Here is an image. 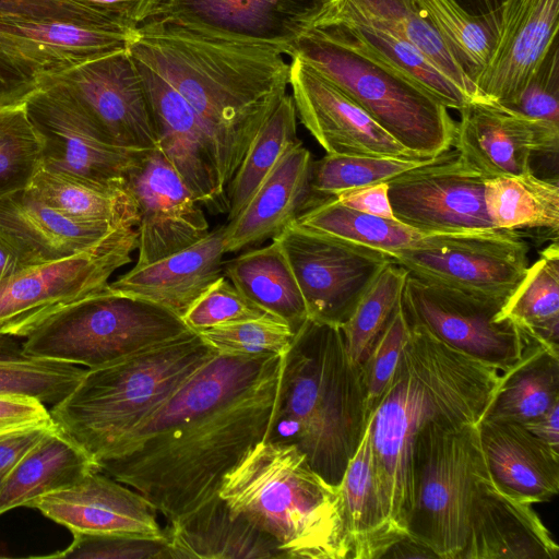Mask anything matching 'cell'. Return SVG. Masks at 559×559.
<instances>
[{"mask_svg":"<svg viewBox=\"0 0 559 559\" xmlns=\"http://www.w3.org/2000/svg\"><path fill=\"white\" fill-rule=\"evenodd\" d=\"M118 228L75 222L45 204L28 188L0 199V236L26 269L88 250Z\"/></svg>","mask_w":559,"mask_h":559,"instance_id":"27","label":"cell"},{"mask_svg":"<svg viewBox=\"0 0 559 559\" xmlns=\"http://www.w3.org/2000/svg\"><path fill=\"white\" fill-rule=\"evenodd\" d=\"M93 471V459L57 425L17 462L0 490V515L68 488Z\"/></svg>","mask_w":559,"mask_h":559,"instance_id":"33","label":"cell"},{"mask_svg":"<svg viewBox=\"0 0 559 559\" xmlns=\"http://www.w3.org/2000/svg\"><path fill=\"white\" fill-rule=\"evenodd\" d=\"M216 355L198 332L189 330L86 369L75 388L52 406L51 418L98 464Z\"/></svg>","mask_w":559,"mask_h":559,"instance_id":"6","label":"cell"},{"mask_svg":"<svg viewBox=\"0 0 559 559\" xmlns=\"http://www.w3.org/2000/svg\"><path fill=\"white\" fill-rule=\"evenodd\" d=\"M509 318L533 341L559 348V247L548 246L530 265L520 285L506 300Z\"/></svg>","mask_w":559,"mask_h":559,"instance_id":"39","label":"cell"},{"mask_svg":"<svg viewBox=\"0 0 559 559\" xmlns=\"http://www.w3.org/2000/svg\"><path fill=\"white\" fill-rule=\"evenodd\" d=\"M332 198L353 210L395 219L389 200L388 182L348 189Z\"/></svg>","mask_w":559,"mask_h":559,"instance_id":"54","label":"cell"},{"mask_svg":"<svg viewBox=\"0 0 559 559\" xmlns=\"http://www.w3.org/2000/svg\"><path fill=\"white\" fill-rule=\"evenodd\" d=\"M267 314L222 275L198 298L182 320L191 330L199 332Z\"/></svg>","mask_w":559,"mask_h":559,"instance_id":"49","label":"cell"},{"mask_svg":"<svg viewBox=\"0 0 559 559\" xmlns=\"http://www.w3.org/2000/svg\"><path fill=\"white\" fill-rule=\"evenodd\" d=\"M417 2L452 58L475 85L493 51L500 10L487 15H473L454 0Z\"/></svg>","mask_w":559,"mask_h":559,"instance_id":"40","label":"cell"},{"mask_svg":"<svg viewBox=\"0 0 559 559\" xmlns=\"http://www.w3.org/2000/svg\"><path fill=\"white\" fill-rule=\"evenodd\" d=\"M295 222L304 227L370 247L390 255L417 245L428 236L397 219L347 207L332 197L304 211Z\"/></svg>","mask_w":559,"mask_h":559,"instance_id":"41","label":"cell"},{"mask_svg":"<svg viewBox=\"0 0 559 559\" xmlns=\"http://www.w3.org/2000/svg\"><path fill=\"white\" fill-rule=\"evenodd\" d=\"M283 355H216L153 412L100 472L144 496L168 524L219 497L264 440Z\"/></svg>","mask_w":559,"mask_h":559,"instance_id":"1","label":"cell"},{"mask_svg":"<svg viewBox=\"0 0 559 559\" xmlns=\"http://www.w3.org/2000/svg\"><path fill=\"white\" fill-rule=\"evenodd\" d=\"M473 15H487L500 10L504 0H454Z\"/></svg>","mask_w":559,"mask_h":559,"instance_id":"60","label":"cell"},{"mask_svg":"<svg viewBox=\"0 0 559 559\" xmlns=\"http://www.w3.org/2000/svg\"><path fill=\"white\" fill-rule=\"evenodd\" d=\"M221 355H284L295 333L283 320L262 318L216 325L198 332Z\"/></svg>","mask_w":559,"mask_h":559,"instance_id":"47","label":"cell"},{"mask_svg":"<svg viewBox=\"0 0 559 559\" xmlns=\"http://www.w3.org/2000/svg\"><path fill=\"white\" fill-rule=\"evenodd\" d=\"M459 112L453 146L486 179L534 173V156L558 155L559 126L483 102Z\"/></svg>","mask_w":559,"mask_h":559,"instance_id":"21","label":"cell"},{"mask_svg":"<svg viewBox=\"0 0 559 559\" xmlns=\"http://www.w3.org/2000/svg\"><path fill=\"white\" fill-rule=\"evenodd\" d=\"M485 205L496 229H559L557 180L535 173L507 175L485 180Z\"/></svg>","mask_w":559,"mask_h":559,"instance_id":"38","label":"cell"},{"mask_svg":"<svg viewBox=\"0 0 559 559\" xmlns=\"http://www.w3.org/2000/svg\"><path fill=\"white\" fill-rule=\"evenodd\" d=\"M367 420L361 368L349 359L341 328L308 319L283 355L264 440L296 447L338 486Z\"/></svg>","mask_w":559,"mask_h":559,"instance_id":"4","label":"cell"},{"mask_svg":"<svg viewBox=\"0 0 559 559\" xmlns=\"http://www.w3.org/2000/svg\"><path fill=\"white\" fill-rule=\"evenodd\" d=\"M24 104L41 142L43 169L103 183L126 182L151 152L108 143L52 83Z\"/></svg>","mask_w":559,"mask_h":559,"instance_id":"18","label":"cell"},{"mask_svg":"<svg viewBox=\"0 0 559 559\" xmlns=\"http://www.w3.org/2000/svg\"><path fill=\"white\" fill-rule=\"evenodd\" d=\"M559 405V348L532 342L502 372L481 419L527 424Z\"/></svg>","mask_w":559,"mask_h":559,"instance_id":"37","label":"cell"},{"mask_svg":"<svg viewBox=\"0 0 559 559\" xmlns=\"http://www.w3.org/2000/svg\"><path fill=\"white\" fill-rule=\"evenodd\" d=\"M348 559H381L404 536L393 528L380 493L368 423L338 485Z\"/></svg>","mask_w":559,"mask_h":559,"instance_id":"32","label":"cell"},{"mask_svg":"<svg viewBox=\"0 0 559 559\" xmlns=\"http://www.w3.org/2000/svg\"><path fill=\"white\" fill-rule=\"evenodd\" d=\"M55 426L35 427L0 436V490L22 456Z\"/></svg>","mask_w":559,"mask_h":559,"instance_id":"55","label":"cell"},{"mask_svg":"<svg viewBox=\"0 0 559 559\" xmlns=\"http://www.w3.org/2000/svg\"><path fill=\"white\" fill-rule=\"evenodd\" d=\"M47 83L68 94L108 143L157 148L146 93L128 48L82 63Z\"/></svg>","mask_w":559,"mask_h":559,"instance_id":"17","label":"cell"},{"mask_svg":"<svg viewBox=\"0 0 559 559\" xmlns=\"http://www.w3.org/2000/svg\"><path fill=\"white\" fill-rule=\"evenodd\" d=\"M504 302L409 273L402 294L409 325L421 326L448 346L502 372L512 368L534 342L514 321L501 317Z\"/></svg>","mask_w":559,"mask_h":559,"instance_id":"12","label":"cell"},{"mask_svg":"<svg viewBox=\"0 0 559 559\" xmlns=\"http://www.w3.org/2000/svg\"><path fill=\"white\" fill-rule=\"evenodd\" d=\"M224 225L198 242L109 283L115 292L159 305L182 318L222 275Z\"/></svg>","mask_w":559,"mask_h":559,"instance_id":"28","label":"cell"},{"mask_svg":"<svg viewBox=\"0 0 559 559\" xmlns=\"http://www.w3.org/2000/svg\"><path fill=\"white\" fill-rule=\"evenodd\" d=\"M310 320L341 326L393 258L383 251L290 223L274 237Z\"/></svg>","mask_w":559,"mask_h":559,"instance_id":"13","label":"cell"},{"mask_svg":"<svg viewBox=\"0 0 559 559\" xmlns=\"http://www.w3.org/2000/svg\"><path fill=\"white\" fill-rule=\"evenodd\" d=\"M71 533L165 537L156 508L139 491L93 471L74 485L27 504Z\"/></svg>","mask_w":559,"mask_h":559,"instance_id":"24","label":"cell"},{"mask_svg":"<svg viewBox=\"0 0 559 559\" xmlns=\"http://www.w3.org/2000/svg\"><path fill=\"white\" fill-rule=\"evenodd\" d=\"M72 544L47 557L82 559H173L167 536L72 533Z\"/></svg>","mask_w":559,"mask_h":559,"instance_id":"48","label":"cell"},{"mask_svg":"<svg viewBox=\"0 0 559 559\" xmlns=\"http://www.w3.org/2000/svg\"><path fill=\"white\" fill-rule=\"evenodd\" d=\"M111 22L135 31L139 15L147 0H70Z\"/></svg>","mask_w":559,"mask_h":559,"instance_id":"56","label":"cell"},{"mask_svg":"<svg viewBox=\"0 0 559 559\" xmlns=\"http://www.w3.org/2000/svg\"><path fill=\"white\" fill-rule=\"evenodd\" d=\"M173 559L282 558L275 542L217 497L165 527Z\"/></svg>","mask_w":559,"mask_h":559,"instance_id":"30","label":"cell"},{"mask_svg":"<svg viewBox=\"0 0 559 559\" xmlns=\"http://www.w3.org/2000/svg\"><path fill=\"white\" fill-rule=\"evenodd\" d=\"M131 56L158 72L189 104L226 190L254 136L289 86V63L271 46L181 27H139Z\"/></svg>","mask_w":559,"mask_h":559,"instance_id":"2","label":"cell"},{"mask_svg":"<svg viewBox=\"0 0 559 559\" xmlns=\"http://www.w3.org/2000/svg\"><path fill=\"white\" fill-rule=\"evenodd\" d=\"M480 448L492 481L509 496L531 504L559 491V451L518 423L480 419Z\"/></svg>","mask_w":559,"mask_h":559,"instance_id":"29","label":"cell"},{"mask_svg":"<svg viewBox=\"0 0 559 559\" xmlns=\"http://www.w3.org/2000/svg\"><path fill=\"white\" fill-rule=\"evenodd\" d=\"M408 272L400 264L386 265L341 325L346 353L361 368L372 346L402 301Z\"/></svg>","mask_w":559,"mask_h":559,"instance_id":"44","label":"cell"},{"mask_svg":"<svg viewBox=\"0 0 559 559\" xmlns=\"http://www.w3.org/2000/svg\"><path fill=\"white\" fill-rule=\"evenodd\" d=\"M430 159L326 154L312 163L309 207L348 189L389 182Z\"/></svg>","mask_w":559,"mask_h":559,"instance_id":"45","label":"cell"},{"mask_svg":"<svg viewBox=\"0 0 559 559\" xmlns=\"http://www.w3.org/2000/svg\"><path fill=\"white\" fill-rule=\"evenodd\" d=\"M312 163L300 140L285 151L239 214L224 225L225 253L273 239L309 207Z\"/></svg>","mask_w":559,"mask_h":559,"instance_id":"26","label":"cell"},{"mask_svg":"<svg viewBox=\"0 0 559 559\" xmlns=\"http://www.w3.org/2000/svg\"><path fill=\"white\" fill-rule=\"evenodd\" d=\"M289 86L297 118L326 154L423 159L383 130L335 84L297 57Z\"/></svg>","mask_w":559,"mask_h":559,"instance_id":"19","label":"cell"},{"mask_svg":"<svg viewBox=\"0 0 559 559\" xmlns=\"http://www.w3.org/2000/svg\"><path fill=\"white\" fill-rule=\"evenodd\" d=\"M485 180L449 150L388 182L393 216L426 235L496 230L486 211Z\"/></svg>","mask_w":559,"mask_h":559,"instance_id":"16","label":"cell"},{"mask_svg":"<svg viewBox=\"0 0 559 559\" xmlns=\"http://www.w3.org/2000/svg\"><path fill=\"white\" fill-rule=\"evenodd\" d=\"M289 57L335 84L417 157L433 158L453 146L456 121L449 108L372 58L313 28L298 39Z\"/></svg>","mask_w":559,"mask_h":559,"instance_id":"7","label":"cell"},{"mask_svg":"<svg viewBox=\"0 0 559 559\" xmlns=\"http://www.w3.org/2000/svg\"><path fill=\"white\" fill-rule=\"evenodd\" d=\"M189 330L173 311L108 284L53 314L22 346L33 356L95 369Z\"/></svg>","mask_w":559,"mask_h":559,"instance_id":"9","label":"cell"},{"mask_svg":"<svg viewBox=\"0 0 559 559\" xmlns=\"http://www.w3.org/2000/svg\"><path fill=\"white\" fill-rule=\"evenodd\" d=\"M0 19L56 20L93 27L126 28L70 0H0Z\"/></svg>","mask_w":559,"mask_h":559,"instance_id":"52","label":"cell"},{"mask_svg":"<svg viewBox=\"0 0 559 559\" xmlns=\"http://www.w3.org/2000/svg\"><path fill=\"white\" fill-rule=\"evenodd\" d=\"M218 496L266 533L284 558L349 557L338 486L294 445L260 441L225 477Z\"/></svg>","mask_w":559,"mask_h":559,"instance_id":"5","label":"cell"},{"mask_svg":"<svg viewBox=\"0 0 559 559\" xmlns=\"http://www.w3.org/2000/svg\"><path fill=\"white\" fill-rule=\"evenodd\" d=\"M223 272L247 298L286 322L295 334L309 319L296 277L275 239L224 262Z\"/></svg>","mask_w":559,"mask_h":559,"instance_id":"35","label":"cell"},{"mask_svg":"<svg viewBox=\"0 0 559 559\" xmlns=\"http://www.w3.org/2000/svg\"><path fill=\"white\" fill-rule=\"evenodd\" d=\"M138 230L121 227L75 255L0 280V335L27 337L53 314L109 284L131 262Z\"/></svg>","mask_w":559,"mask_h":559,"instance_id":"10","label":"cell"},{"mask_svg":"<svg viewBox=\"0 0 559 559\" xmlns=\"http://www.w3.org/2000/svg\"><path fill=\"white\" fill-rule=\"evenodd\" d=\"M297 140L296 108L292 95L286 93L254 136L226 187L229 204L227 223L239 214L281 156Z\"/></svg>","mask_w":559,"mask_h":559,"instance_id":"42","label":"cell"},{"mask_svg":"<svg viewBox=\"0 0 559 559\" xmlns=\"http://www.w3.org/2000/svg\"><path fill=\"white\" fill-rule=\"evenodd\" d=\"M84 372L76 365L29 355L11 336L0 335V394L25 395L55 405Z\"/></svg>","mask_w":559,"mask_h":559,"instance_id":"43","label":"cell"},{"mask_svg":"<svg viewBox=\"0 0 559 559\" xmlns=\"http://www.w3.org/2000/svg\"><path fill=\"white\" fill-rule=\"evenodd\" d=\"M514 115L559 126V45L554 41L540 66L512 99L497 106Z\"/></svg>","mask_w":559,"mask_h":559,"instance_id":"51","label":"cell"},{"mask_svg":"<svg viewBox=\"0 0 559 559\" xmlns=\"http://www.w3.org/2000/svg\"><path fill=\"white\" fill-rule=\"evenodd\" d=\"M53 425L50 412L40 401L25 395L0 394V436Z\"/></svg>","mask_w":559,"mask_h":559,"instance_id":"53","label":"cell"},{"mask_svg":"<svg viewBox=\"0 0 559 559\" xmlns=\"http://www.w3.org/2000/svg\"><path fill=\"white\" fill-rule=\"evenodd\" d=\"M559 0H504L493 51L475 82L480 97L501 106L532 79L558 36Z\"/></svg>","mask_w":559,"mask_h":559,"instance_id":"23","label":"cell"},{"mask_svg":"<svg viewBox=\"0 0 559 559\" xmlns=\"http://www.w3.org/2000/svg\"><path fill=\"white\" fill-rule=\"evenodd\" d=\"M311 28L388 67L430 93L449 109L459 111L474 102L419 50L381 28L328 16H321Z\"/></svg>","mask_w":559,"mask_h":559,"instance_id":"31","label":"cell"},{"mask_svg":"<svg viewBox=\"0 0 559 559\" xmlns=\"http://www.w3.org/2000/svg\"><path fill=\"white\" fill-rule=\"evenodd\" d=\"M41 165V142L25 104L0 106V199L25 189Z\"/></svg>","mask_w":559,"mask_h":559,"instance_id":"46","label":"cell"},{"mask_svg":"<svg viewBox=\"0 0 559 559\" xmlns=\"http://www.w3.org/2000/svg\"><path fill=\"white\" fill-rule=\"evenodd\" d=\"M25 269L14 249L0 236V280L13 276Z\"/></svg>","mask_w":559,"mask_h":559,"instance_id":"59","label":"cell"},{"mask_svg":"<svg viewBox=\"0 0 559 559\" xmlns=\"http://www.w3.org/2000/svg\"><path fill=\"white\" fill-rule=\"evenodd\" d=\"M477 424L435 420L413 449V506L406 533L440 559H461L472 496L487 472Z\"/></svg>","mask_w":559,"mask_h":559,"instance_id":"8","label":"cell"},{"mask_svg":"<svg viewBox=\"0 0 559 559\" xmlns=\"http://www.w3.org/2000/svg\"><path fill=\"white\" fill-rule=\"evenodd\" d=\"M39 200L80 223L135 228V199L127 182L103 183L43 168L27 187Z\"/></svg>","mask_w":559,"mask_h":559,"instance_id":"36","label":"cell"},{"mask_svg":"<svg viewBox=\"0 0 559 559\" xmlns=\"http://www.w3.org/2000/svg\"><path fill=\"white\" fill-rule=\"evenodd\" d=\"M133 37L126 28L0 19V106L24 103L48 80L127 49Z\"/></svg>","mask_w":559,"mask_h":559,"instance_id":"11","label":"cell"},{"mask_svg":"<svg viewBox=\"0 0 559 559\" xmlns=\"http://www.w3.org/2000/svg\"><path fill=\"white\" fill-rule=\"evenodd\" d=\"M524 426L539 440L559 451V405Z\"/></svg>","mask_w":559,"mask_h":559,"instance_id":"57","label":"cell"},{"mask_svg":"<svg viewBox=\"0 0 559 559\" xmlns=\"http://www.w3.org/2000/svg\"><path fill=\"white\" fill-rule=\"evenodd\" d=\"M126 182L140 214L135 266L180 251L210 233L201 204L159 150L151 151Z\"/></svg>","mask_w":559,"mask_h":559,"instance_id":"20","label":"cell"},{"mask_svg":"<svg viewBox=\"0 0 559 559\" xmlns=\"http://www.w3.org/2000/svg\"><path fill=\"white\" fill-rule=\"evenodd\" d=\"M148 100L157 150L211 213H227L207 136L186 99L153 68L131 56Z\"/></svg>","mask_w":559,"mask_h":559,"instance_id":"22","label":"cell"},{"mask_svg":"<svg viewBox=\"0 0 559 559\" xmlns=\"http://www.w3.org/2000/svg\"><path fill=\"white\" fill-rule=\"evenodd\" d=\"M409 274L468 294L507 300L530 266L518 230L428 235L391 254Z\"/></svg>","mask_w":559,"mask_h":559,"instance_id":"14","label":"cell"},{"mask_svg":"<svg viewBox=\"0 0 559 559\" xmlns=\"http://www.w3.org/2000/svg\"><path fill=\"white\" fill-rule=\"evenodd\" d=\"M408 332L409 324L401 301L361 367L368 417L389 385Z\"/></svg>","mask_w":559,"mask_h":559,"instance_id":"50","label":"cell"},{"mask_svg":"<svg viewBox=\"0 0 559 559\" xmlns=\"http://www.w3.org/2000/svg\"><path fill=\"white\" fill-rule=\"evenodd\" d=\"M322 16L362 22L419 50L474 102L486 103L450 55L417 0H335Z\"/></svg>","mask_w":559,"mask_h":559,"instance_id":"34","label":"cell"},{"mask_svg":"<svg viewBox=\"0 0 559 559\" xmlns=\"http://www.w3.org/2000/svg\"><path fill=\"white\" fill-rule=\"evenodd\" d=\"M558 554L531 503L502 491L488 471L477 479L461 559H557Z\"/></svg>","mask_w":559,"mask_h":559,"instance_id":"25","label":"cell"},{"mask_svg":"<svg viewBox=\"0 0 559 559\" xmlns=\"http://www.w3.org/2000/svg\"><path fill=\"white\" fill-rule=\"evenodd\" d=\"M335 0H147L135 29L181 27L225 39L267 45L290 56L298 39Z\"/></svg>","mask_w":559,"mask_h":559,"instance_id":"15","label":"cell"},{"mask_svg":"<svg viewBox=\"0 0 559 559\" xmlns=\"http://www.w3.org/2000/svg\"><path fill=\"white\" fill-rule=\"evenodd\" d=\"M502 371L409 325L396 369L368 417L373 464L388 518L400 536L413 506L415 440L435 420L478 424Z\"/></svg>","mask_w":559,"mask_h":559,"instance_id":"3","label":"cell"},{"mask_svg":"<svg viewBox=\"0 0 559 559\" xmlns=\"http://www.w3.org/2000/svg\"><path fill=\"white\" fill-rule=\"evenodd\" d=\"M383 558H437L425 545L405 535L400 538L382 555Z\"/></svg>","mask_w":559,"mask_h":559,"instance_id":"58","label":"cell"}]
</instances>
